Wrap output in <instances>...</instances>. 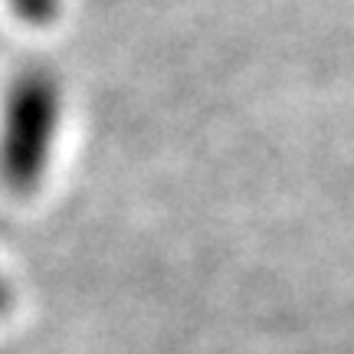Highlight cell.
<instances>
[{"label": "cell", "instance_id": "cell-1", "mask_svg": "<svg viewBox=\"0 0 354 354\" xmlns=\"http://www.w3.org/2000/svg\"><path fill=\"white\" fill-rule=\"evenodd\" d=\"M63 86L46 66L13 73L0 95V184L13 197H33L56 161L63 135Z\"/></svg>", "mask_w": 354, "mask_h": 354}, {"label": "cell", "instance_id": "cell-2", "mask_svg": "<svg viewBox=\"0 0 354 354\" xmlns=\"http://www.w3.org/2000/svg\"><path fill=\"white\" fill-rule=\"evenodd\" d=\"M3 3L20 24L33 26V30L53 26L63 13V0H3Z\"/></svg>", "mask_w": 354, "mask_h": 354}, {"label": "cell", "instance_id": "cell-3", "mask_svg": "<svg viewBox=\"0 0 354 354\" xmlns=\"http://www.w3.org/2000/svg\"><path fill=\"white\" fill-rule=\"evenodd\" d=\"M10 308H13V286H10V279L0 272V318H7Z\"/></svg>", "mask_w": 354, "mask_h": 354}]
</instances>
